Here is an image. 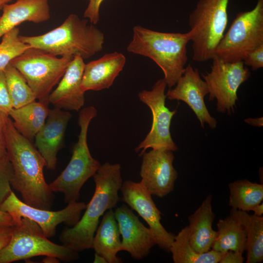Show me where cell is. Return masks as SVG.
<instances>
[{
	"mask_svg": "<svg viewBox=\"0 0 263 263\" xmlns=\"http://www.w3.org/2000/svg\"><path fill=\"white\" fill-rule=\"evenodd\" d=\"M5 139L6 155L13 170L11 186L27 205L51 210L53 192L44 178L45 161L31 141L16 129L10 117Z\"/></svg>",
	"mask_w": 263,
	"mask_h": 263,
	"instance_id": "cell-1",
	"label": "cell"
},
{
	"mask_svg": "<svg viewBox=\"0 0 263 263\" xmlns=\"http://www.w3.org/2000/svg\"><path fill=\"white\" fill-rule=\"evenodd\" d=\"M93 177L94 192L83 215L74 226L65 227L59 236L62 245L78 253L93 248L99 218L120 201L118 191L123 183L120 164L106 162Z\"/></svg>",
	"mask_w": 263,
	"mask_h": 263,
	"instance_id": "cell-2",
	"label": "cell"
},
{
	"mask_svg": "<svg viewBox=\"0 0 263 263\" xmlns=\"http://www.w3.org/2000/svg\"><path fill=\"white\" fill-rule=\"evenodd\" d=\"M30 47L55 56L88 59L103 49L104 35L88 19L70 14L56 28L38 36H19Z\"/></svg>",
	"mask_w": 263,
	"mask_h": 263,
	"instance_id": "cell-3",
	"label": "cell"
},
{
	"mask_svg": "<svg viewBox=\"0 0 263 263\" xmlns=\"http://www.w3.org/2000/svg\"><path fill=\"white\" fill-rule=\"evenodd\" d=\"M189 41L188 32H161L136 25L133 28L132 38L127 50L152 59L162 70L163 79L171 88L184 72Z\"/></svg>",
	"mask_w": 263,
	"mask_h": 263,
	"instance_id": "cell-4",
	"label": "cell"
},
{
	"mask_svg": "<svg viewBox=\"0 0 263 263\" xmlns=\"http://www.w3.org/2000/svg\"><path fill=\"white\" fill-rule=\"evenodd\" d=\"M97 115L93 106L82 109L78 123L80 132L74 146L71 160L61 174L49 185L52 192H61L68 204L76 202L83 185L94 176L101 165L92 156L87 144V133L91 120Z\"/></svg>",
	"mask_w": 263,
	"mask_h": 263,
	"instance_id": "cell-5",
	"label": "cell"
},
{
	"mask_svg": "<svg viewBox=\"0 0 263 263\" xmlns=\"http://www.w3.org/2000/svg\"><path fill=\"white\" fill-rule=\"evenodd\" d=\"M229 0H199L188 18L192 59L197 62L212 59L228 23Z\"/></svg>",
	"mask_w": 263,
	"mask_h": 263,
	"instance_id": "cell-6",
	"label": "cell"
},
{
	"mask_svg": "<svg viewBox=\"0 0 263 263\" xmlns=\"http://www.w3.org/2000/svg\"><path fill=\"white\" fill-rule=\"evenodd\" d=\"M39 256L55 257L66 262L79 258L78 252L49 240L36 222L23 217L15 226L9 243L0 251V263H10Z\"/></svg>",
	"mask_w": 263,
	"mask_h": 263,
	"instance_id": "cell-7",
	"label": "cell"
},
{
	"mask_svg": "<svg viewBox=\"0 0 263 263\" xmlns=\"http://www.w3.org/2000/svg\"><path fill=\"white\" fill-rule=\"evenodd\" d=\"M262 44L263 0H257L252 10L237 14L217 44L213 57L216 56L227 62L243 61L248 53Z\"/></svg>",
	"mask_w": 263,
	"mask_h": 263,
	"instance_id": "cell-8",
	"label": "cell"
},
{
	"mask_svg": "<svg viewBox=\"0 0 263 263\" xmlns=\"http://www.w3.org/2000/svg\"><path fill=\"white\" fill-rule=\"evenodd\" d=\"M74 57H57L29 47L10 63L23 75L38 100L48 99Z\"/></svg>",
	"mask_w": 263,
	"mask_h": 263,
	"instance_id": "cell-9",
	"label": "cell"
},
{
	"mask_svg": "<svg viewBox=\"0 0 263 263\" xmlns=\"http://www.w3.org/2000/svg\"><path fill=\"white\" fill-rule=\"evenodd\" d=\"M210 71L202 74L209 90V101L217 100V111L230 115L234 112L239 87L250 75L243 61H225L214 56Z\"/></svg>",
	"mask_w": 263,
	"mask_h": 263,
	"instance_id": "cell-10",
	"label": "cell"
},
{
	"mask_svg": "<svg viewBox=\"0 0 263 263\" xmlns=\"http://www.w3.org/2000/svg\"><path fill=\"white\" fill-rule=\"evenodd\" d=\"M167 86L164 79H160L155 82L150 91L144 90L138 94L139 99L149 107L152 115L150 132L135 149L136 152L141 150L140 156L149 148L172 151L178 150L170 132L171 120L177 111H170L166 106L165 91Z\"/></svg>",
	"mask_w": 263,
	"mask_h": 263,
	"instance_id": "cell-11",
	"label": "cell"
},
{
	"mask_svg": "<svg viewBox=\"0 0 263 263\" xmlns=\"http://www.w3.org/2000/svg\"><path fill=\"white\" fill-rule=\"evenodd\" d=\"M86 207L84 202L76 201L68 204L66 207L58 211L42 209L27 205L12 191L0 205V210L11 216L15 225L20 223L23 217L33 220L48 238L56 234V227L60 224L63 223L68 227L74 226L80 220Z\"/></svg>",
	"mask_w": 263,
	"mask_h": 263,
	"instance_id": "cell-12",
	"label": "cell"
},
{
	"mask_svg": "<svg viewBox=\"0 0 263 263\" xmlns=\"http://www.w3.org/2000/svg\"><path fill=\"white\" fill-rule=\"evenodd\" d=\"M122 200L135 210L148 224L155 238L156 245L169 252L175 235L168 232L161 223V214L153 201L151 195L143 184L127 180L120 189Z\"/></svg>",
	"mask_w": 263,
	"mask_h": 263,
	"instance_id": "cell-13",
	"label": "cell"
},
{
	"mask_svg": "<svg viewBox=\"0 0 263 263\" xmlns=\"http://www.w3.org/2000/svg\"><path fill=\"white\" fill-rule=\"evenodd\" d=\"M172 152L152 149L141 155V182L151 195L162 198L174 189L178 174L173 166Z\"/></svg>",
	"mask_w": 263,
	"mask_h": 263,
	"instance_id": "cell-14",
	"label": "cell"
},
{
	"mask_svg": "<svg viewBox=\"0 0 263 263\" xmlns=\"http://www.w3.org/2000/svg\"><path fill=\"white\" fill-rule=\"evenodd\" d=\"M175 85L173 89L168 90L166 98L184 101L193 111L203 128L206 123L211 129H215L217 121L209 113L204 101L209 93L208 88L198 69L188 65Z\"/></svg>",
	"mask_w": 263,
	"mask_h": 263,
	"instance_id": "cell-15",
	"label": "cell"
},
{
	"mask_svg": "<svg viewBox=\"0 0 263 263\" xmlns=\"http://www.w3.org/2000/svg\"><path fill=\"white\" fill-rule=\"evenodd\" d=\"M114 212L122 236L121 251L128 252L135 260L147 257L156 245L150 228L145 226L125 204L117 207Z\"/></svg>",
	"mask_w": 263,
	"mask_h": 263,
	"instance_id": "cell-16",
	"label": "cell"
},
{
	"mask_svg": "<svg viewBox=\"0 0 263 263\" xmlns=\"http://www.w3.org/2000/svg\"><path fill=\"white\" fill-rule=\"evenodd\" d=\"M72 114L55 107L50 109L46 121L35 136V147L46 162V167L55 169L57 154L62 146L66 129Z\"/></svg>",
	"mask_w": 263,
	"mask_h": 263,
	"instance_id": "cell-17",
	"label": "cell"
},
{
	"mask_svg": "<svg viewBox=\"0 0 263 263\" xmlns=\"http://www.w3.org/2000/svg\"><path fill=\"white\" fill-rule=\"evenodd\" d=\"M85 64L82 58L73 57L57 87L48 96L55 107L78 111L84 106L85 92L81 85Z\"/></svg>",
	"mask_w": 263,
	"mask_h": 263,
	"instance_id": "cell-18",
	"label": "cell"
},
{
	"mask_svg": "<svg viewBox=\"0 0 263 263\" xmlns=\"http://www.w3.org/2000/svg\"><path fill=\"white\" fill-rule=\"evenodd\" d=\"M126 59L117 52L107 53L85 64L81 87L85 92L109 88L123 69Z\"/></svg>",
	"mask_w": 263,
	"mask_h": 263,
	"instance_id": "cell-19",
	"label": "cell"
},
{
	"mask_svg": "<svg viewBox=\"0 0 263 263\" xmlns=\"http://www.w3.org/2000/svg\"><path fill=\"white\" fill-rule=\"evenodd\" d=\"M0 17V38L20 23H40L51 17L48 0H16L5 4Z\"/></svg>",
	"mask_w": 263,
	"mask_h": 263,
	"instance_id": "cell-20",
	"label": "cell"
},
{
	"mask_svg": "<svg viewBox=\"0 0 263 263\" xmlns=\"http://www.w3.org/2000/svg\"><path fill=\"white\" fill-rule=\"evenodd\" d=\"M212 195L209 194L200 207L188 218L189 243L198 253L211 250L217 236V231L212 228L215 214L212 210Z\"/></svg>",
	"mask_w": 263,
	"mask_h": 263,
	"instance_id": "cell-21",
	"label": "cell"
},
{
	"mask_svg": "<svg viewBox=\"0 0 263 263\" xmlns=\"http://www.w3.org/2000/svg\"><path fill=\"white\" fill-rule=\"evenodd\" d=\"M247 213L231 208L227 217L220 219L217 224V236L211 249L223 253L229 250L244 253L245 250Z\"/></svg>",
	"mask_w": 263,
	"mask_h": 263,
	"instance_id": "cell-22",
	"label": "cell"
},
{
	"mask_svg": "<svg viewBox=\"0 0 263 263\" xmlns=\"http://www.w3.org/2000/svg\"><path fill=\"white\" fill-rule=\"evenodd\" d=\"M93 241L95 253L104 257L107 263H121V259L117 256L121 251V241L118 223L113 209L103 214L99 226L95 231Z\"/></svg>",
	"mask_w": 263,
	"mask_h": 263,
	"instance_id": "cell-23",
	"label": "cell"
},
{
	"mask_svg": "<svg viewBox=\"0 0 263 263\" xmlns=\"http://www.w3.org/2000/svg\"><path fill=\"white\" fill-rule=\"evenodd\" d=\"M48 99L34 101L8 113L16 129L30 141L44 124L49 112Z\"/></svg>",
	"mask_w": 263,
	"mask_h": 263,
	"instance_id": "cell-24",
	"label": "cell"
},
{
	"mask_svg": "<svg viewBox=\"0 0 263 263\" xmlns=\"http://www.w3.org/2000/svg\"><path fill=\"white\" fill-rule=\"evenodd\" d=\"M228 204L231 208L242 211H252L263 200V184L247 179L238 180L228 184Z\"/></svg>",
	"mask_w": 263,
	"mask_h": 263,
	"instance_id": "cell-25",
	"label": "cell"
},
{
	"mask_svg": "<svg viewBox=\"0 0 263 263\" xmlns=\"http://www.w3.org/2000/svg\"><path fill=\"white\" fill-rule=\"evenodd\" d=\"M169 252L174 263H218L223 254L212 249L203 253L196 252L189 244L187 226L175 235Z\"/></svg>",
	"mask_w": 263,
	"mask_h": 263,
	"instance_id": "cell-26",
	"label": "cell"
},
{
	"mask_svg": "<svg viewBox=\"0 0 263 263\" xmlns=\"http://www.w3.org/2000/svg\"><path fill=\"white\" fill-rule=\"evenodd\" d=\"M3 71L13 108H20L37 99L23 75L11 63Z\"/></svg>",
	"mask_w": 263,
	"mask_h": 263,
	"instance_id": "cell-27",
	"label": "cell"
},
{
	"mask_svg": "<svg viewBox=\"0 0 263 263\" xmlns=\"http://www.w3.org/2000/svg\"><path fill=\"white\" fill-rule=\"evenodd\" d=\"M246 263L263 260V217L247 213L245 219Z\"/></svg>",
	"mask_w": 263,
	"mask_h": 263,
	"instance_id": "cell-28",
	"label": "cell"
},
{
	"mask_svg": "<svg viewBox=\"0 0 263 263\" xmlns=\"http://www.w3.org/2000/svg\"><path fill=\"white\" fill-rule=\"evenodd\" d=\"M19 29L15 27L5 33L0 43V70L4 71L11 61L30 46L20 40Z\"/></svg>",
	"mask_w": 263,
	"mask_h": 263,
	"instance_id": "cell-29",
	"label": "cell"
},
{
	"mask_svg": "<svg viewBox=\"0 0 263 263\" xmlns=\"http://www.w3.org/2000/svg\"><path fill=\"white\" fill-rule=\"evenodd\" d=\"M13 170L7 156L0 159V206L12 191L10 181Z\"/></svg>",
	"mask_w": 263,
	"mask_h": 263,
	"instance_id": "cell-30",
	"label": "cell"
},
{
	"mask_svg": "<svg viewBox=\"0 0 263 263\" xmlns=\"http://www.w3.org/2000/svg\"><path fill=\"white\" fill-rule=\"evenodd\" d=\"M245 65L250 66L252 71L263 67V44L248 53L243 60Z\"/></svg>",
	"mask_w": 263,
	"mask_h": 263,
	"instance_id": "cell-31",
	"label": "cell"
},
{
	"mask_svg": "<svg viewBox=\"0 0 263 263\" xmlns=\"http://www.w3.org/2000/svg\"><path fill=\"white\" fill-rule=\"evenodd\" d=\"M13 108L4 73L0 70V110L8 114Z\"/></svg>",
	"mask_w": 263,
	"mask_h": 263,
	"instance_id": "cell-32",
	"label": "cell"
},
{
	"mask_svg": "<svg viewBox=\"0 0 263 263\" xmlns=\"http://www.w3.org/2000/svg\"><path fill=\"white\" fill-rule=\"evenodd\" d=\"M104 0H89V3L84 12V17L95 25L100 19V8Z\"/></svg>",
	"mask_w": 263,
	"mask_h": 263,
	"instance_id": "cell-33",
	"label": "cell"
},
{
	"mask_svg": "<svg viewBox=\"0 0 263 263\" xmlns=\"http://www.w3.org/2000/svg\"><path fill=\"white\" fill-rule=\"evenodd\" d=\"M9 116L0 110V159L7 157L5 132Z\"/></svg>",
	"mask_w": 263,
	"mask_h": 263,
	"instance_id": "cell-34",
	"label": "cell"
},
{
	"mask_svg": "<svg viewBox=\"0 0 263 263\" xmlns=\"http://www.w3.org/2000/svg\"><path fill=\"white\" fill-rule=\"evenodd\" d=\"M243 252L229 250L223 253L219 263H243Z\"/></svg>",
	"mask_w": 263,
	"mask_h": 263,
	"instance_id": "cell-35",
	"label": "cell"
},
{
	"mask_svg": "<svg viewBox=\"0 0 263 263\" xmlns=\"http://www.w3.org/2000/svg\"><path fill=\"white\" fill-rule=\"evenodd\" d=\"M14 227L15 226L0 228V251L10 241Z\"/></svg>",
	"mask_w": 263,
	"mask_h": 263,
	"instance_id": "cell-36",
	"label": "cell"
},
{
	"mask_svg": "<svg viewBox=\"0 0 263 263\" xmlns=\"http://www.w3.org/2000/svg\"><path fill=\"white\" fill-rule=\"evenodd\" d=\"M14 226H15V224L11 216L0 210V228Z\"/></svg>",
	"mask_w": 263,
	"mask_h": 263,
	"instance_id": "cell-37",
	"label": "cell"
},
{
	"mask_svg": "<svg viewBox=\"0 0 263 263\" xmlns=\"http://www.w3.org/2000/svg\"><path fill=\"white\" fill-rule=\"evenodd\" d=\"M244 121L249 125L259 127H261L263 125V117L256 118H248L245 119Z\"/></svg>",
	"mask_w": 263,
	"mask_h": 263,
	"instance_id": "cell-38",
	"label": "cell"
},
{
	"mask_svg": "<svg viewBox=\"0 0 263 263\" xmlns=\"http://www.w3.org/2000/svg\"><path fill=\"white\" fill-rule=\"evenodd\" d=\"M254 212V215L262 216L263 214V203L259 204L255 206L252 210Z\"/></svg>",
	"mask_w": 263,
	"mask_h": 263,
	"instance_id": "cell-39",
	"label": "cell"
},
{
	"mask_svg": "<svg viewBox=\"0 0 263 263\" xmlns=\"http://www.w3.org/2000/svg\"><path fill=\"white\" fill-rule=\"evenodd\" d=\"M94 263H107L106 259L102 256L95 253Z\"/></svg>",
	"mask_w": 263,
	"mask_h": 263,
	"instance_id": "cell-40",
	"label": "cell"
},
{
	"mask_svg": "<svg viewBox=\"0 0 263 263\" xmlns=\"http://www.w3.org/2000/svg\"><path fill=\"white\" fill-rule=\"evenodd\" d=\"M59 259L53 256H45L43 260L44 263H58Z\"/></svg>",
	"mask_w": 263,
	"mask_h": 263,
	"instance_id": "cell-41",
	"label": "cell"
},
{
	"mask_svg": "<svg viewBox=\"0 0 263 263\" xmlns=\"http://www.w3.org/2000/svg\"><path fill=\"white\" fill-rule=\"evenodd\" d=\"M15 0H0V10H2L3 6Z\"/></svg>",
	"mask_w": 263,
	"mask_h": 263,
	"instance_id": "cell-42",
	"label": "cell"
},
{
	"mask_svg": "<svg viewBox=\"0 0 263 263\" xmlns=\"http://www.w3.org/2000/svg\"></svg>",
	"mask_w": 263,
	"mask_h": 263,
	"instance_id": "cell-43",
	"label": "cell"
},
{
	"mask_svg": "<svg viewBox=\"0 0 263 263\" xmlns=\"http://www.w3.org/2000/svg\"></svg>",
	"mask_w": 263,
	"mask_h": 263,
	"instance_id": "cell-44",
	"label": "cell"
}]
</instances>
